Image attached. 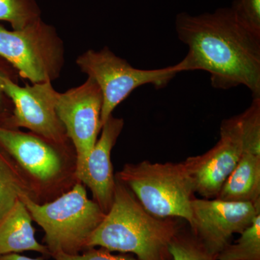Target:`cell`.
Listing matches in <instances>:
<instances>
[{
  "instance_id": "cell-19",
  "label": "cell",
  "mask_w": 260,
  "mask_h": 260,
  "mask_svg": "<svg viewBox=\"0 0 260 260\" xmlns=\"http://www.w3.org/2000/svg\"><path fill=\"white\" fill-rule=\"evenodd\" d=\"M169 252L172 260H216L196 237L182 236L181 232L169 244Z\"/></svg>"
},
{
  "instance_id": "cell-20",
  "label": "cell",
  "mask_w": 260,
  "mask_h": 260,
  "mask_svg": "<svg viewBox=\"0 0 260 260\" xmlns=\"http://www.w3.org/2000/svg\"><path fill=\"white\" fill-rule=\"evenodd\" d=\"M230 8L242 26L260 37V0H234Z\"/></svg>"
},
{
  "instance_id": "cell-15",
  "label": "cell",
  "mask_w": 260,
  "mask_h": 260,
  "mask_svg": "<svg viewBox=\"0 0 260 260\" xmlns=\"http://www.w3.org/2000/svg\"><path fill=\"white\" fill-rule=\"evenodd\" d=\"M22 197H34L14 160L0 145V220Z\"/></svg>"
},
{
  "instance_id": "cell-5",
  "label": "cell",
  "mask_w": 260,
  "mask_h": 260,
  "mask_svg": "<svg viewBox=\"0 0 260 260\" xmlns=\"http://www.w3.org/2000/svg\"><path fill=\"white\" fill-rule=\"evenodd\" d=\"M148 213L160 218L191 223L194 187L185 160L181 162L126 164L115 175Z\"/></svg>"
},
{
  "instance_id": "cell-3",
  "label": "cell",
  "mask_w": 260,
  "mask_h": 260,
  "mask_svg": "<svg viewBox=\"0 0 260 260\" xmlns=\"http://www.w3.org/2000/svg\"><path fill=\"white\" fill-rule=\"evenodd\" d=\"M0 145L21 171L38 203L52 201L78 181L73 146H61L30 132L1 125Z\"/></svg>"
},
{
  "instance_id": "cell-22",
  "label": "cell",
  "mask_w": 260,
  "mask_h": 260,
  "mask_svg": "<svg viewBox=\"0 0 260 260\" xmlns=\"http://www.w3.org/2000/svg\"><path fill=\"white\" fill-rule=\"evenodd\" d=\"M8 76H14V75L11 74L8 70H5L4 68L0 67V125L3 124V122L12 114L13 111V105L8 97L5 95L4 90H3V83L4 79Z\"/></svg>"
},
{
  "instance_id": "cell-4",
  "label": "cell",
  "mask_w": 260,
  "mask_h": 260,
  "mask_svg": "<svg viewBox=\"0 0 260 260\" xmlns=\"http://www.w3.org/2000/svg\"><path fill=\"white\" fill-rule=\"evenodd\" d=\"M20 200L34 221L44 234V242L51 256L74 255L88 249V242L106 213L93 200L89 199L86 186L80 181L46 203H38L28 197Z\"/></svg>"
},
{
  "instance_id": "cell-16",
  "label": "cell",
  "mask_w": 260,
  "mask_h": 260,
  "mask_svg": "<svg viewBox=\"0 0 260 260\" xmlns=\"http://www.w3.org/2000/svg\"><path fill=\"white\" fill-rule=\"evenodd\" d=\"M224 121L240 137L245 153L260 155V98L253 99L242 114Z\"/></svg>"
},
{
  "instance_id": "cell-9",
  "label": "cell",
  "mask_w": 260,
  "mask_h": 260,
  "mask_svg": "<svg viewBox=\"0 0 260 260\" xmlns=\"http://www.w3.org/2000/svg\"><path fill=\"white\" fill-rule=\"evenodd\" d=\"M103 95L91 78L80 86L58 94L56 110L77 158L76 177L82 170L102 131Z\"/></svg>"
},
{
  "instance_id": "cell-21",
  "label": "cell",
  "mask_w": 260,
  "mask_h": 260,
  "mask_svg": "<svg viewBox=\"0 0 260 260\" xmlns=\"http://www.w3.org/2000/svg\"><path fill=\"white\" fill-rule=\"evenodd\" d=\"M54 260H140L138 258L128 255L112 254V251L107 249H87L83 253L69 255V254H59L52 256Z\"/></svg>"
},
{
  "instance_id": "cell-11",
  "label": "cell",
  "mask_w": 260,
  "mask_h": 260,
  "mask_svg": "<svg viewBox=\"0 0 260 260\" xmlns=\"http://www.w3.org/2000/svg\"><path fill=\"white\" fill-rule=\"evenodd\" d=\"M220 138L208 152L185 160L190 172L195 193L205 199L218 197L224 182L245 153L240 138L220 128Z\"/></svg>"
},
{
  "instance_id": "cell-7",
  "label": "cell",
  "mask_w": 260,
  "mask_h": 260,
  "mask_svg": "<svg viewBox=\"0 0 260 260\" xmlns=\"http://www.w3.org/2000/svg\"><path fill=\"white\" fill-rule=\"evenodd\" d=\"M76 64L81 72L95 80L102 91V126L113 115L116 107L135 89L147 84L153 85L156 89L165 88L179 74L174 65L155 70L133 68L107 47L99 51H85L77 58Z\"/></svg>"
},
{
  "instance_id": "cell-6",
  "label": "cell",
  "mask_w": 260,
  "mask_h": 260,
  "mask_svg": "<svg viewBox=\"0 0 260 260\" xmlns=\"http://www.w3.org/2000/svg\"><path fill=\"white\" fill-rule=\"evenodd\" d=\"M63 41L42 18L19 30L0 25V57L32 84L53 82L65 63Z\"/></svg>"
},
{
  "instance_id": "cell-8",
  "label": "cell",
  "mask_w": 260,
  "mask_h": 260,
  "mask_svg": "<svg viewBox=\"0 0 260 260\" xmlns=\"http://www.w3.org/2000/svg\"><path fill=\"white\" fill-rule=\"evenodd\" d=\"M3 90L13 105L11 115L1 126L25 128L51 143L73 146L56 110L59 92L51 82L19 85L13 77L4 79Z\"/></svg>"
},
{
  "instance_id": "cell-2",
  "label": "cell",
  "mask_w": 260,
  "mask_h": 260,
  "mask_svg": "<svg viewBox=\"0 0 260 260\" xmlns=\"http://www.w3.org/2000/svg\"><path fill=\"white\" fill-rule=\"evenodd\" d=\"M179 232L176 218L151 215L129 188L116 179L112 206L89 239L88 249L99 246L132 253L140 260H168L169 244Z\"/></svg>"
},
{
  "instance_id": "cell-17",
  "label": "cell",
  "mask_w": 260,
  "mask_h": 260,
  "mask_svg": "<svg viewBox=\"0 0 260 260\" xmlns=\"http://www.w3.org/2000/svg\"><path fill=\"white\" fill-rule=\"evenodd\" d=\"M234 244H228L216 260H260V215L241 233Z\"/></svg>"
},
{
  "instance_id": "cell-13",
  "label": "cell",
  "mask_w": 260,
  "mask_h": 260,
  "mask_svg": "<svg viewBox=\"0 0 260 260\" xmlns=\"http://www.w3.org/2000/svg\"><path fill=\"white\" fill-rule=\"evenodd\" d=\"M32 219L21 200L0 220V255L32 251L51 256L47 246L37 240Z\"/></svg>"
},
{
  "instance_id": "cell-12",
  "label": "cell",
  "mask_w": 260,
  "mask_h": 260,
  "mask_svg": "<svg viewBox=\"0 0 260 260\" xmlns=\"http://www.w3.org/2000/svg\"><path fill=\"white\" fill-rule=\"evenodd\" d=\"M124 126V121L121 118L112 115L107 119L83 170L76 177L78 181L88 186L93 201L106 214L112 206L116 186L111 155Z\"/></svg>"
},
{
  "instance_id": "cell-18",
  "label": "cell",
  "mask_w": 260,
  "mask_h": 260,
  "mask_svg": "<svg viewBox=\"0 0 260 260\" xmlns=\"http://www.w3.org/2000/svg\"><path fill=\"white\" fill-rule=\"evenodd\" d=\"M42 18L37 0H0V21L11 25L13 30L26 27Z\"/></svg>"
},
{
  "instance_id": "cell-10",
  "label": "cell",
  "mask_w": 260,
  "mask_h": 260,
  "mask_svg": "<svg viewBox=\"0 0 260 260\" xmlns=\"http://www.w3.org/2000/svg\"><path fill=\"white\" fill-rule=\"evenodd\" d=\"M191 209V231L205 249L216 257L234 234H241L260 215V201L243 203L193 198Z\"/></svg>"
},
{
  "instance_id": "cell-14",
  "label": "cell",
  "mask_w": 260,
  "mask_h": 260,
  "mask_svg": "<svg viewBox=\"0 0 260 260\" xmlns=\"http://www.w3.org/2000/svg\"><path fill=\"white\" fill-rule=\"evenodd\" d=\"M216 198L225 201H260V155L243 154Z\"/></svg>"
},
{
  "instance_id": "cell-23",
  "label": "cell",
  "mask_w": 260,
  "mask_h": 260,
  "mask_svg": "<svg viewBox=\"0 0 260 260\" xmlns=\"http://www.w3.org/2000/svg\"><path fill=\"white\" fill-rule=\"evenodd\" d=\"M0 260H43L40 258H30L28 256L21 255L18 253H11V254H3L0 255Z\"/></svg>"
},
{
  "instance_id": "cell-1",
  "label": "cell",
  "mask_w": 260,
  "mask_h": 260,
  "mask_svg": "<svg viewBox=\"0 0 260 260\" xmlns=\"http://www.w3.org/2000/svg\"><path fill=\"white\" fill-rule=\"evenodd\" d=\"M175 29L188 47L185 57L174 65L178 73L203 70L213 88L244 85L253 99L260 98V37L242 26L231 8L198 15L181 12Z\"/></svg>"
}]
</instances>
